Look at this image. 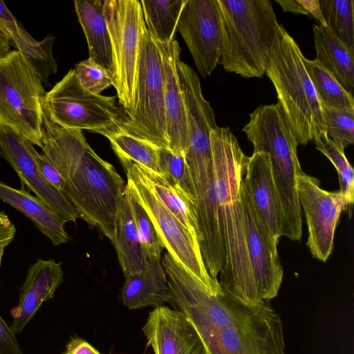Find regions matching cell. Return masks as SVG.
Masks as SVG:
<instances>
[{"label": "cell", "instance_id": "cell-1", "mask_svg": "<svg viewBox=\"0 0 354 354\" xmlns=\"http://www.w3.org/2000/svg\"><path fill=\"white\" fill-rule=\"evenodd\" d=\"M41 149V154L63 178L62 194L80 218L111 241L127 183L90 147L82 130L64 128L45 113Z\"/></svg>", "mask_w": 354, "mask_h": 354}, {"label": "cell", "instance_id": "cell-2", "mask_svg": "<svg viewBox=\"0 0 354 354\" xmlns=\"http://www.w3.org/2000/svg\"><path fill=\"white\" fill-rule=\"evenodd\" d=\"M209 354H285L281 316L268 301L244 304L224 292L191 295L180 309Z\"/></svg>", "mask_w": 354, "mask_h": 354}, {"label": "cell", "instance_id": "cell-3", "mask_svg": "<svg viewBox=\"0 0 354 354\" xmlns=\"http://www.w3.org/2000/svg\"><path fill=\"white\" fill-rule=\"evenodd\" d=\"M216 172L218 220L225 249V263L218 281L224 292L246 304L261 301L248 252L241 185L248 156L228 127L210 133Z\"/></svg>", "mask_w": 354, "mask_h": 354}, {"label": "cell", "instance_id": "cell-4", "mask_svg": "<svg viewBox=\"0 0 354 354\" xmlns=\"http://www.w3.org/2000/svg\"><path fill=\"white\" fill-rule=\"evenodd\" d=\"M221 20L218 64L243 77H261L279 24L270 0H217Z\"/></svg>", "mask_w": 354, "mask_h": 354}, {"label": "cell", "instance_id": "cell-5", "mask_svg": "<svg viewBox=\"0 0 354 354\" xmlns=\"http://www.w3.org/2000/svg\"><path fill=\"white\" fill-rule=\"evenodd\" d=\"M304 55L282 24L270 48L265 73L295 138L306 145L325 131L322 103L306 71Z\"/></svg>", "mask_w": 354, "mask_h": 354}, {"label": "cell", "instance_id": "cell-6", "mask_svg": "<svg viewBox=\"0 0 354 354\" xmlns=\"http://www.w3.org/2000/svg\"><path fill=\"white\" fill-rule=\"evenodd\" d=\"M45 95L41 76L22 53L10 50L0 57V124L40 148Z\"/></svg>", "mask_w": 354, "mask_h": 354}, {"label": "cell", "instance_id": "cell-7", "mask_svg": "<svg viewBox=\"0 0 354 354\" xmlns=\"http://www.w3.org/2000/svg\"><path fill=\"white\" fill-rule=\"evenodd\" d=\"M103 12L113 52V86L128 115L136 106L140 53L147 30L142 9L138 0H104Z\"/></svg>", "mask_w": 354, "mask_h": 354}, {"label": "cell", "instance_id": "cell-8", "mask_svg": "<svg viewBox=\"0 0 354 354\" xmlns=\"http://www.w3.org/2000/svg\"><path fill=\"white\" fill-rule=\"evenodd\" d=\"M115 96L92 93L77 81L73 69L46 93L43 108L50 120L71 129L104 136L122 125L124 113Z\"/></svg>", "mask_w": 354, "mask_h": 354}, {"label": "cell", "instance_id": "cell-9", "mask_svg": "<svg viewBox=\"0 0 354 354\" xmlns=\"http://www.w3.org/2000/svg\"><path fill=\"white\" fill-rule=\"evenodd\" d=\"M128 182L151 218L164 249L168 252L210 295H223L218 281L205 266L198 241L158 199L136 169L134 163L118 158Z\"/></svg>", "mask_w": 354, "mask_h": 354}, {"label": "cell", "instance_id": "cell-10", "mask_svg": "<svg viewBox=\"0 0 354 354\" xmlns=\"http://www.w3.org/2000/svg\"><path fill=\"white\" fill-rule=\"evenodd\" d=\"M122 126L156 146L169 149L165 106V78L158 42L146 30L141 44L134 111Z\"/></svg>", "mask_w": 354, "mask_h": 354}, {"label": "cell", "instance_id": "cell-11", "mask_svg": "<svg viewBox=\"0 0 354 354\" xmlns=\"http://www.w3.org/2000/svg\"><path fill=\"white\" fill-rule=\"evenodd\" d=\"M298 199L308 227L306 245L312 256L326 262L333 249L335 229L346 205L339 190L328 192L318 178L299 168L295 174Z\"/></svg>", "mask_w": 354, "mask_h": 354}, {"label": "cell", "instance_id": "cell-12", "mask_svg": "<svg viewBox=\"0 0 354 354\" xmlns=\"http://www.w3.org/2000/svg\"><path fill=\"white\" fill-rule=\"evenodd\" d=\"M177 31L201 75L207 78L216 69L221 54V20L217 0H187Z\"/></svg>", "mask_w": 354, "mask_h": 354}, {"label": "cell", "instance_id": "cell-13", "mask_svg": "<svg viewBox=\"0 0 354 354\" xmlns=\"http://www.w3.org/2000/svg\"><path fill=\"white\" fill-rule=\"evenodd\" d=\"M35 145L12 128L0 124V157L5 159L19 176L22 185L33 192L65 223L80 218L75 207L63 194L50 184L39 172Z\"/></svg>", "mask_w": 354, "mask_h": 354}, {"label": "cell", "instance_id": "cell-14", "mask_svg": "<svg viewBox=\"0 0 354 354\" xmlns=\"http://www.w3.org/2000/svg\"><path fill=\"white\" fill-rule=\"evenodd\" d=\"M241 198L243 211L248 252L259 297L268 301L277 296L283 271L275 239L258 218L243 180Z\"/></svg>", "mask_w": 354, "mask_h": 354}, {"label": "cell", "instance_id": "cell-15", "mask_svg": "<svg viewBox=\"0 0 354 354\" xmlns=\"http://www.w3.org/2000/svg\"><path fill=\"white\" fill-rule=\"evenodd\" d=\"M142 330L154 354H209L187 317L166 306L154 308Z\"/></svg>", "mask_w": 354, "mask_h": 354}, {"label": "cell", "instance_id": "cell-16", "mask_svg": "<svg viewBox=\"0 0 354 354\" xmlns=\"http://www.w3.org/2000/svg\"><path fill=\"white\" fill-rule=\"evenodd\" d=\"M243 182L258 218L265 228L279 240L282 236L283 212L267 153L253 152L248 157Z\"/></svg>", "mask_w": 354, "mask_h": 354}, {"label": "cell", "instance_id": "cell-17", "mask_svg": "<svg viewBox=\"0 0 354 354\" xmlns=\"http://www.w3.org/2000/svg\"><path fill=\"white\" fill-rule=\"evenodd\" d=\"M64 279L62 263L54 259H37L28 268L21 288L18 304L10 311L11 328L21 332L45 301L51 299Z\"/></svg>", "mask_w": 354, "mask_h": 354}, {"label": "cell", "instance_id": "cell-18", "mask_svg": "<svg viewBox=\"0 0 354 354\" xmlns=\"http://www.w3.org/2000/svg\"><path fill=\"white\" fill-rule=\"evenodd\" d=\"M165 78V106L169 149L184 156L188 147L187 112L178 71L180 48L174 39L159 44Z\"/></svg>", "mask_w": 354, "mask_h": 354}, {"label": "cell", "instance_id": "cell-19", "mask_svg": "<svg viewBox=\"0 0 354 354\" xmlns=\"http://www.w3.org/2000/svg\"><path fill=\"white\" fill-rule=\"evenodd\" d=\"M0 30L8 38L10 45L22 53L37 70L44 86H50L48 79L57 73V66L52 48L55 38L48 35L41 41H36L23 28L0 0Z\"/></svg>", "mask_w": 354, "mask_h": 354}, {"label": "cell", "instance_id": "cell-20", "mask_svg": "<svg viewBox=\"0 0 354 354\" xmlns=\"http://www.w3.org/2000/svg\"><path fill=\"white\" fill-rule=\"evenodd\" d=\"M24 186L21 184L18 189L0 180V199L28 218L53 245L67 243L70 236L65 230V221Z\"/></svg>", "mask_w": 354, "mask_h": 354}, {"label": "cell", "instance_id": "cell-21", "mask_svg": "<svg viewBox=\"0 0 354 354\" xmlns=\"http://www.w3.org/2000/svg\"><path fill=\"white\" fill-rule=\"evenodd\" d=\"M121 298L128 308L158 307L169 303L168 283L160 259H148L145 270L126 277Z\"/></svg>", "mask_w": 354, "mask_h": 354}, {"label": "cell", "instance_id": "cell-22", "mask_svg": "<svg viewBox=\"0 0 354 354\" xmlns=\"http://www.w3.org/2000/svg\"><path fill=\"white\" fill-rule=\"evenodd\" d=\"M103 6L104 0L74 1L75 10L86 39L88 57L104 68L113 80V52Z\"/></svg>", "mask_w": 354, "mask_h": 354}, {"label": "cell", "instance_id": "cell-23", "mask_svg": "<svg viewBox=\"0 0 354 354\" xmlns=\"http://www.w3.org/2000/svg\"><path fill=\"white\" fill-rule=\"evenodd\" d=\"M111 242L125 277L145 270L148 257L141 243L125 191L116 213Z\"/></svg>", "mask_w": 354, "mask_h": 354}, {"label": "cell", "instance_id": "cell-24", "mask_svg": "<svg viewBox=\"0 0 354 354\" xmlns=\"http://www.w3.org/2000/svg\"><path fill=\"white\" fill-rule=\"evenodd\" d=\"M315 60L328 70L347 91L354 88V52L351 51L324 26L313 27Z\"/></svg>", "mask_w": 354, "mask_h": 354}, {"label": "cell", "instance_id": "cell-25", "mask_svg": "<svg viewBox=\"0 0 354 354\" xmlns=\"http://www.w3.org/2000/svg\"><path fill=\"white\" fill-rule=\"evenodd\" d=\"M133 162L158 199L198 241V225L194 203L165 175L150 171Z\"/></svg>", "mask_w": 354, "mask_h": 354}, {"label": "cell", "instance_id": "cell-26", "mask_svg": "<svg viewBox=\"0 0 354 354\" xmlns=\"http://www.w3.org/2000/svg\"><path fill=\"white\" fill-rule=\"evenodd\" d=\"M147 30L159 44L174 40L187 0H141Z\"/></svg>", "mask_w": 354, "mask_h": 354}, {"label": "cell", "instance_id": "cell-27", "mask_svg": "<svg viewBox=\"0 0 354 354\" xmlns=\"http://www.w3.org/2000/svg\"><path fill=\"white\" fill-rule=\"evenodd\" d=\"M104 136L110 141L118 158L131 160L150 171L161 174L158 147L130 133L122 125Z\"/></svg>", "mask_w": 354, "mask_h": 354}, {"label": "cell", "instance_id": "cell-28", "mask_svg": "<svg viewBox=\"0 0 354 354\" xmlns=\"http://www.w3.org/2000/svg\"><path fill=\"white\" fill-rule=\"evenodd\" d=\"M306 71L323 105L354 111L352 92L346 90L319 62L304 58Z\"/></svg>", "mask_w": 354, "mask_h": 354}, {"label": "cell", "instance_id": "cell-29", "mask_svg": "<svg viewBox=\"0 0 354 354\" xmlns=\"http://www.w3.org/2000/svg\"><path fill=\"white\" fill-rule=\"evenodd\" d=\"M316 149L326 156L335 166L339 180L340 189L346 209L351 214L354 201V171L347 160L344 149L333 142L322 131L314 138Z\"/></svg>", "mask_w": 354, "mask_h": 354}, {"label": "cell", "instance_id": "cell-30", "mask_svg": "<svg viewBox=\"0 0 354 354\" xmlns=\"http://www.w3.org/2000/svg\"><path fill=\"white\" fill-rule=\"evenodd\" d=\"M326 27L354 52V1L319 0Z\"/></svg>", "mask_w": 354, "mask_h": 354}, {"label": "cell", "instance_id": "cell-31", "mask_svg": "<svg viewBox=\"0 0 354 354\" xmlns=\"http://www.w3.org/2000/svg\"><path fill=\"white\" fill-rule=\"evenodd\" d=\"M125 192L141 243L148 259L156 258L161 259L164 248L160 243L151 218L128 182H127Z\"/></svg>", "mask_w": 354, "mask_h": 354}, {"label": "cell", "instance_id": "cell-32", "mask_svg": "<svg viewBox=\"0 0 354 354\" xmlns=\"http://www.w3.org/2000/svg\"><path fill=\"white\" fill-rule=\"evenodd\" d=\"M158 156L161 174L169 178L195 204L193 182L185 156L161 147L158 148Z\"/></svg>", "mask_w": 354, "mask_h": 354}, {"label": "cell", "instance_id": "cell-33", "mask_svg": "<svg viewBox=\"0 0 354 354\" xmlns=\"http://www.w3.org/2000/svg\"><path fill=\"white\" fill-rule=\"evenodd\" d=\"M325 131L335 143L346 148L354 143V111L322 106Z\"/></svg>", "mask_w": 354, "mask_h": 354}, {"label": "cell", "instance_id": "cell-34", "mask_svg": "<svg viewBox=\"0 0 354 354\" xmlns=\"http://www.w3.org/2000/svg\"><path fill=\"white\" fill-rule=\"evenodd\" d=\"M73 70L80 85L92 93L100 95L113 86V80L109 73L89 57L77 64Z\"/></svg>", "mask_w": 354, "mask_h": 354}, {"label": "cell", "instance_id": "cell-35", "mask_svg": "<svg viewBox=\"0 0 354 354\" xmlns=\"http://www.w3.org/2000/svg\"><path fill=\"white\" fill-rule=\"evenodd\" d=\"M0 354H24L13 332L0 315Z\"/></svg>", "mask_w": 354, "mask_h": 354}, {"label": "cell", "instance_id": "cell-36", "mask_svg": "<svg viewBox=\"0 0 354 354\" xmlns=\"http://www.w3.org/2000/svg\"><path fill=\"white\" fill-rule=\"evenodd\" d=\"M35 159L42 176L62 193L64 189V182L58 171L43 157L41 153L37 151Z\"/></svg>", "mask_w": 354, "mask_h": 354}, {"label": "cell", "instance_id": "cell-37", "mask_svg": "<svg viewBox=\"0 0 354 354\" xmlns=\"http://www.w3.org/2000/svg\"><path fill=\"white\" fill-rule=\"evenodd\" d=\"M16 233V227L8 216L0 212V268L6 248L12 241Z\"/></svg>", "mask_w": 354, "mask_h": 354}, {"label": "cell", "instance_id": "cell-38", "mask_svg": "<svg viewBox=\"0 0 354 354\" xmlns=\"http://www.w3.org/2000/svg\"><path fill=\"white\" fill-rule=\"evenodd\" d=\"M63 354H100L88 342L80 337L72 338L66 344Z\"/></svg>", "mask_w": 354, "mask_h": 354}, {"label": "cell", "instance_id": "cell-39", "mask_svg": "<svg viewBox=\"0 0 354 354\" xmlns=\"http://www.w3.org/2000/svg\"><path fill=\"white\" fill-rule=\"evenodd\" d=\"M302 7L308 14H311L313 17L316 18L320 25L326 26V23L323 18L319 0H297Z\"/></svg>", "mask_w": 354, "mask_h": 354}, {"label": "cell", "instance_id": "cell-40", "mask_svg": "<svg viewBox=\"0 0 354 354\" xmlns=\"http://www.w3.org/2000/svg\"><path fill=\"white\" fill-rule=\"evenodd\" d=\"M283 9L285 12L299 13L308 15V13L298 2L297 0H275Z\"/></svg>", "mask_w": 354, "mask_h": 354}, {"label": "cell", "instance_id": "cell-41", "mask_svg": "<svg viewBox=\"0 0 354 354\" xmlns=\"http://www.w3.org/2000/svg\"><path fill=\"white\" fill-rule=\"evenodd\" d=\"M9 41L4 33L0 30V57L6 55L10 50Z\"/></svg>", "mask_w": 354, "mask_h": 354}]
</instances>
